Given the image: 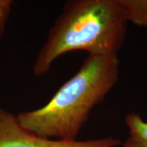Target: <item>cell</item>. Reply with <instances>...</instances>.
<instances>
[{
	"label": "cell",
	"mask_w": 147,
	"mask_h": 147,
	"mask_svg": "<svg viewBox=\"0 0 147 147\" xmlns=\"http://www.w3.org/2000/svg\"><path fill=\"white\" fill-rule=\"evenodd\" d=\"M119 74L118 56H88L46 105L17 115L19 123L43 138L76 141L92 110L115 86Z\"/></svg>",
	"instance_id": "obj_1"
},
{
	"label": "cell",
	"mask_w": 147,
	"mask_h": 147,
	"mask_svg": "<svg viewBox=\"0 0 147 147\" xmlns=\"http://www.w3.org/2000/svg\"><path fill=\"white\" fill-rule=\"evenodd\" d=\"M127 23L119 0L67 1L48 30L33 73L36 77L44 75L57 58L73 51H84L88 56H118Z\"/></svg>",
	"instance_id": "obj_2"
},
{
	"label": "cell",
	"mask_w": 147,
	"mask_h": 147,
	"mask_svg": "<svg viewBox=\"0 0 147 147\" xmlns=\"http://www.w3.org/2000/svg\"><path fill=\"white\" fill-rule=\"evenodd\" d=\"M122 142L112 137L86 141H61L37 136L21 125L17 116L0 108V147H117Z\"/></svg>",
	"instance_id": "obj_3"
},
{
	"label": "cell",
	"mask_w": 147,
	"mask_h": 147,
	"mask_svg": "<svg viewBox=\"0 0 147 147\" xmlns=\"http://www.w3.org/2000/svg\"><path fill=\"white\" fill-rule=\"evenodd\" d=\"M127 136L123 147H147V121L137 113H128L125 117Z\"/></svg>",
	"instance_id": "obj_4"
},
{
	"label": "cell",
	"mask_w": 147,
	"mask_h": 147,
	"mask_svg": "<svg viewBox=\"0 0 147 147\" xmlns=\"http://www.w3.org/2000/svg\"><path fill=\"white\" fill-rule=\"evenodd\" d=\"M127 22L147 30V0H119Z\"/></svg>",
	"instance_id": "obj_5"
},
{
	"label": "cell",
	"mask_w": 147,
	"mask_h": 147,
	"mask_svg": "<svg viewBox=\"0 0 147 147\" xmlns=\"http://www.w3.org/2000/svg\"><path fill=\"white\" fill-rule=\"evenodd\" d=\"M12 4L13 2L11 0H0V38L5 30L6 23L11 10Z\"/></svg>",
	"instance_id": "obj_6"
}]
</instances>
